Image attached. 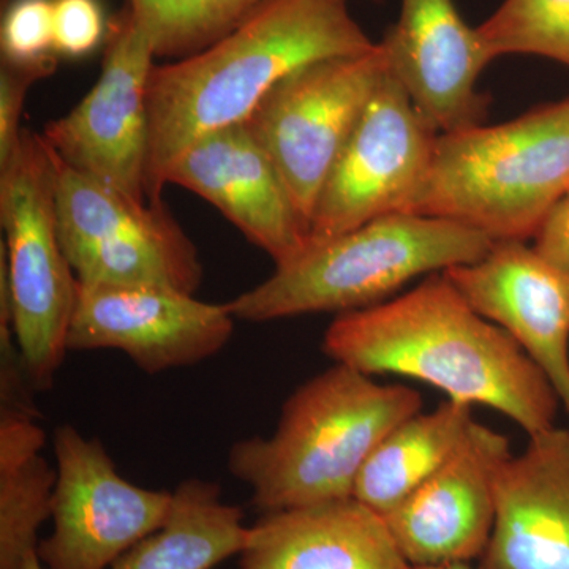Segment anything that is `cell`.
Segmentation results:
<instances>
[{
  "label": "cell",
  "instance_id": "obj_20",
  "mask_svg": "<svg viewBox=\"0 0 569 569\" xmlns=\"http://www.w3.org/2000/svg\"><path fill=\"white\" fill-rule=\"evenodd\" d=\"M471 410L468 403L448 399L396 426L356 479V500L381 516L402 503L458 451L475 425Z\"/></svg>",
  "mask_w": 569,
  "mask_h": 569
},
{
  "label": "cell",
  "instance_id": "obj_14",
  "mask_svg": "<svg viewBox=\"0 0 569 569\" xmlns=\"http://www.w3.org/2000/svg\"><path fill=\"white\" fill-rule=\"evenodd\" d=\"M378 43L389 73L438 133L486 122L490 97L478 81L493 59L455 0H402L399 18Z\"/></svg>",
  "mask_w": 569,
  "mask_h": 569
},
{
  "label": "cell",
  "instance_id": "obj_9",
  "mask_svg": "<svg viewBox=\"0 0 569 569\" xmlns=\"http://www.w3.org/2000/svg\"><path fill=\"white\" fill-rule=\"evenodd\" d=\"M440 133L387 71L318 194L310 241L421 213Z\"/></svg>",
  "mask_w": 569,
  "mask_h": 569
},
{
  "label": "cell",
  "instance_id": "obj_17",
  "mask_svg": "<svg viewBox=\"0 0 569 569\" xmlns=\"http://www.w3.org/2000/svg\"><path fill=\"white\" fill-rule=\"evenodd\" d=\"M529 438L501 468L496 526L478 569H569V430Z\"/></svg>",
  "mask_w": 569,
  "mask_h": 569
},
{
  "label": "cell",
  "instance_id": "obj_1",
  "mask_svg": "<svg viewBox=\"0 0 569 569\" xmlns=\"http://www.w3.org/2000/svg\"><path fill=\"white\" fill-rule=\"evenodd\" d=\"M323 351L367 376L415 378L456 402L493 408L529 437L556 427L561 403L548 378L443 272L383 305L340 313Z\"/></svg>",
  "mask_w": 569,
  "mask_h": 569
},
{
  "label": "cell",
  "instance_id": "obj_25",
  "mask_svg": "<svg viewBox=\"0 0 569 569\" xmlns=\"http://www.w3.org/2000/svg\"><path fill=\"white\" fill-rule=\"evenodd\" d=\"M59 67V56L51 54L36 62H0V170L9 164L20 146L22 110L29 89Z\"/></svg>",
  "mask_w": 569,
  "mask_h": 569
},
{
  "label": "cell",
  "instance_id": "obj_10",
  "mask_svg": "<svg viewBox=\"0 0 569 569\" xmlns=\"http://www.w3.org/2000/svg\"><path fill=\"white\" fill-rule=\"evenodd\" d=\"M153 59L152 41L126 3L108 24L99 80L69 114L43 130L59 160L140 203H149L148 82Z\"/></svg>",
  "mask_w": 569,
  "mask_h": 569
},
{
  "label": "cell",
  "instance_id": "obj_12",
  "mask_svg": "<svg viewBox=\"0 0 569 569\" xmlns=\"http://www.w3.org/2000/svg\"><path fill=\"white\" fill-rule=\"evenodd\" d=\"M227 305L157 287H78L69 351L119 350L146 373L203 362L230 342Z\"/></svg>",
  "mask_w": 569,
  "mask_h": 569
},
{
  "label": "cell",
  "instance_id": "obj_22",
  "mask_svg": "<svg viewBox=\"0 0 569 569\" xmlns=\"http://www.w3.org/2000/svg\"><path fill=\"white\" fill-rule=\"evenodd\" d=\"M271 0H127L156 58H190L244 24Z\"/></svg>",
  "mask_w": 569,
  "mask_h": 569
},
{
  "label": "cell",
  "instance_id": "obj_21",
  "mask_svg": "<svg viewBox=\"0 0 569 569\" xmlns=\"http://www.w3.org/2000/svg\"><path fill=\"white\" fill-rule=\"evenodd\" d=\"M37 413L0 408V569H21L39 552V530L51 519L56 468L41 456Z\"/></svg>",
  "mask_w": 569,
  "mask_h": 569
},
{
  "label": "cell",
  "instance_id": "obj_23",
  "mask_svg": "<svg viewBox=\"0 0 569 569\" xmlns=\"http://www.w3.org/2000/svg\"><path fill=\"white\" fill-rule=\"evenodd\" d=\"M478 32L493 61L530 54L569 67V0H503Z\"/></svg>",
  "mask_w": 569,
  "mask_h": 569
},
{
  "label": "cell",
  "instance_id": "obj_3",
  "mask_svg": "<svg viewBox=\"0 0 569 569\" xmlns=\"http://www.w3.org/2000/svg\"><path fill=\"white\" fill-rule=\"evenodd\" d=\"M419 411L413 388L377 383L336 362L288 397L271 437L234 443L228 468L264 515L353 497L373 449Z\"/></svg>",
  "mask_w": 569,
  "mask_h": 569
},
{
  "label": "cell",
  "instance_id": "obj_18",
  "mask_svg": "<svg viewBox=\"0 0 569 569\" xmlns=\"http://www.w3.org/2000/svg\"><path fill=\"white\" fill-rule=\"evenodd\" d=\"M239 569H411L383 516L355 497L266 512Z\"/></svg>",
  "mask_w": 569,
  "mask_h": 569
},
{
  "label": "cell",
  "instance_id": "obj_7",
  "mask_svg": "<svg viewBox=\"0 0 569 569\" xmlns=\"http://www.w3.org/2000/svg\"><path fill=\"white\" fill-rule=\"evenodd\" d=\"M56 217L63 252L86 287H157L189 295L200 288L197 246L162 201H134L58 157Z\"/></svg>",
  "mask_w": 569,
  "mask_h": 569
},
{
  "label": "cell",
  "instance_id": "obj_8",
  "mask_svg": "<svg viewBox=\"0 0 569 569\" xmlns=\"http://www.w3.org/2000/svg\"><path fill=\"white\" fill-rule=\"evenodd\" d=\"M387 71L378 41L370 51L307 63L277 82L244 121L309 233L321 187Z\"/></svg>",
  "mask_w": 569,
  "mask_h": 569
},
{
  "label": "cell",
  "instance_id": "obj_5",
  "mask_svg": "<svg viewBox=\"0 0 569 569\" xmlns=\"http://www.w3.org/2000/svg\"><path fill=\"white\" fill-rule=\"evenodd\" d=\"M569 193V99L438 137L422 216L529 241Z\"/></svg>",
  "mask_w": 569,
  "mask_h": 569
},
{
  "label": "cell",
  "instance_id": "obj_19",
  "mask_svg": "<svg viewBox=\"0 0 569 569\" xmlns=\"http://www.w3.org/2000/svg\"><path fill=\"white\" fill-rule=\"evenodd\" d=\"M247 538L242 509L223 501L219 485L186 479L173 490L162 526L110 569H213L241 556Z\"/></svg>",
  "mask_w": 569,
  "mask_h": 569
},
{
  "label": "cell",
  "instance_id": "obj_30",
  "mask_svg": "<svg viewBox=\"0 0 569 569\" xmlns=\"http://www.w3.org/2000/svg\"><path fill=\"white\" fill-rule=\"evenodd\" d=\"M370 2L380 3V2H383V0H370Z\"/></svg>",
  "mask_w": 569,
  "mask_h": 569
},
{
  "label": "cell",
  "instance_id": "obj_13",
  "mask_svg": "<svg viewBox=\"0 0 569 569\" xmlns=\"http://www.w3.org/2000/svg\"><path fill=\"white\" fill-rule=\"evenodd\" d=\"M503 433L475 421L451 459L383 516L410 567L481 559L497 516V482L511 458Z\"/></svg>",
  "mask_w": 569,
  "mask_h": 569
},
{
  "label": "cell",
  "instance_id": "obj_16",
  "mask_svg": "<svg viewBox=\"0 0 569 569\" xmlns=\"http://www.w3.org/2000/svg\"><path fill=\"white\" fill-rule=\"evenodd\" d=\"M168 183L216 206L276 266L288 263L309 246V228L244 122L190 142L168 170Z\"/></svg>",
  "mask_w": 569,
  "mask_h": 569
},
{
  "label": "cell",
  "instance_id": "obj_4",
  "mask_svg": "<svg viewBox=\"0 0 569 569\" xmlns=\"http://www.w3.org/2000/svg\"><path fill=\"white\" fill-rule=\"evenodd\" d=\"M488 236L438 217H380L325 241H310L264 282L227 302L236 320L264 323L306 313L356 312L389 301L421 276L481 260Z\"/></svg>",
  "mask_w": 569,
  "mask_h": 569
},
{
  "label": "cell",
  "instance_id": "obj_26",
  "mask_svg": "<svg viewBox=\"0 0 569 569\" xmlns=\"http://www.w3.org/2000/svg\"><path fill=\"white\" fill-rule=\"evenodd\" d=\"M104 33L107 24L99 0H52V48L59 58L91 54Z\"/></svg>",
  "mask_w": 569,
  "mask_h": 569
},
{
  "label": "cell",
  "instance_id": "obj_11",
  "mask_svg": "<svg viewBox=\"0 0 569 569\" xmlns=\"http://www.w3.org/2000/svg\"><path fill=\"white\" fill-rule=\"evenodd\" d=\"M56 488L50 537L39 557L48 569H110L162 526L173 492L134 486L107 449L77 427L54 430Z\"/></svg>",
  "mask_w": 569,
  "mask_h": 569
},
{
  "label": "cell",
  "instance_id": "obj_2",
  "mask_svg": "<svg viewBox=\"0 0 569 569\" xmlns=\"http://www.w3.org/2000/svg\"><path fill=\"white\" fill-rule=\"evenodd\" d=\"M376 47L348 0H271L208 50L156 63L148 82L149 203L162 201L168 170L190 142L244 122L284 77Z\"/></svg>",
  "mask_w": 569,
  "mask_h": 569
},
{
  "label": "cell",
  "instance_id": "obj_27",
  "mask_svg": "<svg viewBox=\"0 0 569 569\" xmlns=\"http://www.w3.org/2000/svg\"><path fill=\"white\" fill-rule=\"evenodd\" d=\"M533 239L535 249L569 274V193L552 209Z\"/></svg>",
  "mask_w": 569,
  "mask_h": 569
},
{
  "label": "cell",
  "instance_id": "obj_28",
  "mask_svg": "<svg viewBox=\"0 0 569 569\" xmlns=\"http://www.w3.org/2000/svg\"><path fill=\"white\" fill-rule=\"evenodd\" d=\"M21 569H48L44 567L43 563H41L39 552L32 553V556H29L28 559H26L24 563H22Z\"/></svg>",
  "mask_w": 569,
  "mask_h": 569
},
{
  "label": "cell",
  "instance_id": "obj_15",
  "mask_svg": "<svg viewBox=\"0 0 569 569\" xmlns=\"http://www.w3.org/2000/svg\"><path fill=\"white\" fill-rule=\"evenodd\" d=\"M468 305L508 332L556 389L569 417V274L527 241H497L443 272Z\"/></svg>",
  "mask_w": 569,
  "mask_h": 569
},
{
  "label": "cell",
  "instance_id": "obj_6",
  "mask_svg": "<svg viewBox=\"0 0 569 569\" xmlns=\"http://www.w3.org/2000/svg\"><path fill=\"white\" fill-rule=\"evenodd\" d=\"M58 157L43 134L26 130L0 170V271L9 283L13 329L37 392L51 389L69 351L78 282L56 217Z\"/></svg>",
  "mask_w": 569,
  "mask_h": 569
},
{
  "label": "cell",
  "instance_id": "obj_24",
  "mask_svg": "<svg viewBox=\"0 0 569 569\" xmlns=\"http://www.w3.org/2000/svg\"><path fill=\"white\" fill-rule=\"evenodd\" d=\"M3 61L36 62L52 48V0H11L0 26Z\"/></svg>",
  "mask_w": 569,
  "mask_h": 569
},
{
  "label": "cell",
  "instance_id": "obj_29",
  "mask_svg": "<svg viewBox=\"0 0 569 569\" xmlns=\"http://www.w3.org/2000/svg\"><path fill=\"white\" fill-rule=\"evenodd\" d=\"M411 569H473L470 563L438 565V567H411Z\"/></svg>",
  "mask_w": 569,
  "mask_h": 569
}]
</instances>
